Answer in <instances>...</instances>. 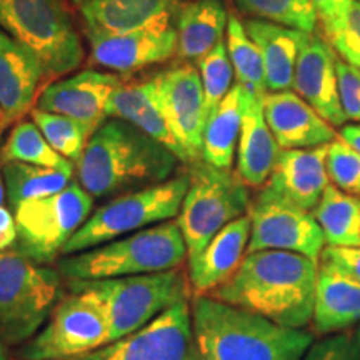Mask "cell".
<instances>
[{
    "instance_id": "obj_19",
    "label": "cell",
    "mask_w": 360,
    "mask_h": 360,
    "mask_svg": "<svg viewBox=\"0 0 360 360\" xmlns=\"http://www.w3.org/2000/svg\"><path fill=\"white\" fill-rule=\"evenodd\" d=\"M262 102L265 120L281 148H314L335 141L334 127L299 94L269 92Z\"/></svg>"
},
{
    "instance_id": "obj_24",
    "label": "cell",
    "mask_w": 360,
    "mask_h": 360,
    "mask_svg": "<svg viewBox=\"0 0 360 360\" xmlns=\"http://www.w3.org/2000/svg\"><path fill=\"white\" fill-rule=\"evenodd\" d=\"M244 25L262 56L269 92L294 87L297 56L305 32L260 19H249Z\"/></svg>"
},
{
    "instance_id": "obj_42",
    "label": "cell",
    "mask_w": 360,
    "mask_h": 360,
    "mask_svg": "<svg viewBox=\"0 0 360 360\" xmlns=\"http://www.w3.org/2000/svg\"><path fill=\"white\" fill-rule=\"evenodd\" d=\"M17 224H15V215L6 207H0V252L7 250L8 247H12L17 240Z\"/></svg>"
},
{
    "instance_id": "obj_3",
    "label": "cell",
    "mask_w": 360,
    "mask_h": 360,
    "mask_svg": "<svg viewBox=\"0 0 360 360\" xmlns=\"http://www.w3.org/2000/svg\"><path fill=\"white\" fill-rule=\"evenodd\" d=\"M195 360H302L314 335L209 295L192 300Z\"/></svg>"
},
{
    "instance_id": "obj_1",
    "label": "cell",
    "mask_w": 360,
    "mask_h": 360,
    "mask_svg": "<svg viewBox=\"0 0 360 360\" xmlns=\"http://www.w3.org/2000/svg\"><path fill=\"white\" fill-rule=\"evenodd\" d=\"M317 277V262L302 254L257 250L245 254L233 276L209 297L282 327L302 328L312 322Z\"/></svg>"
},
{
    "instance_id": "obj_33",
    "label": "cell",
    "mask_w": 360,
    "mask_h": 360,
    "mask_svg": "<svg viewBox=\"0 0 360 360\" xmlns=\"http://www.w3.org/2000/svg\"><path fill=\"white\" fill-rule=\"evenodd\" d=\"M242 12L254 19L300 30L317 32V12L310 0H236Z\"/></svg>"
},
{
    "instance_id": "obj_8",
    "label": "cell",
    "mask_w": 360,
    "mask_h": 360,
    "mask_svg": "<svg viewBox=\"0 0 360 360\" xmlns=\"http://www.w3.org/2000/svg\"><path fill=\"white\" fill-rule=\"evenodd\" d=\"M188 188L177 224L193 259L232 220L249 212L247 186L231 170L217 169L199 159L188 164Z\"/></svg>"
},
{
    "instance_id": "obj_31",
    "label": "cell",
    "mask_w": 360,
    "mask_h": 360,
    "mask_svg": "<svg viewBox=\"0 0 360 360\" xmlns=\"http://www.w3.org/2000/svg\"><path fill=\"white\" fill-rule=\"evenodd\" d=\"M2 160L24 162L39 167L56 169L74 174V164L52 148L44 134L34 122H19L11 132V137L2 148Z\"/></svg>"
},
{
    "instance_id": "obj_21",
    "label": "cell",
    "mask_w": 360,
    "mask_h": 360,
    "mask_svg": "<svg viewBox=\"0 0 360 360\" xmlns=\"http://www.w3.org/2000/svg\"><path fill=\"white\" fill-rule=\"evenodd\" d=\"M250 229V217L242 215L219 231L197 257L188 259V282L193 294H210L233 276L247 254Z\"/></svg>"
},
{
    "instance_id": "obj_5",
    "label": "cell",
    "mask_w": 360,
    "mask_h": 360,
    "mask_svg": "<svg viewBox=\"0 0 360 360\" xmlns=\"http://www.w3.org/2000/svg\"><path fill=\"white\" fill-rule=\"evenodd\" d=\"M187 281L182 267H175L105 281H72L70 287L87 290L98 300L109 322L110 342H114L147 326L180 300H187Z\"/></svg>"
},
{
    "instance_id": "obj_43",
    "label": "cell",
    "mask_w": 360,
    "mask_h": 360,
    "mask_svg": "<svg viewBox=\"0 0 360 360\" xmlns=\"http://www.w3.org/2000/svg\"><path fill=\"white\" fill-rule=\"evenodd\" d=\"M339 135L360 154V125H344Z\"/></svg>"
},
{
    "instance_id": "obj_11",
    "label": "cell",
    "mask_w": 360,
    "mask_h": 360,
    "mask_svg": "<svg viewBox=\"0 0 360 360\" xmlns=\"http://www.w3.org/2000/svg\"><path fill=\"white\" fill-rule=\"evenodd\" d=\"M13 209L19 250L44 265L62 254L69 238L90 217L94 197L79 182H70L64 191L25 200Z\"/></svg>"
},
{
    "instance_id": "obj_44",
    "label": "cell",
    "mask_w": 360,
    "mask_h": 360,
    "mask_svg": "<svg viewBox=\"0 0 360 360\" xmlns=\"http://www.w3.org/2000/svg\"><path fill=\"white\" fill-rule=\"evenodd\" d=\"M2 172H0V207L4 205V197H6V180L2 177Z\"/></svg>"
},
{
    "instance_id": "obj_27",
    "label": "cell",
    "mask_w": 360,
    "mask_h": 360,
    "mask_svg": "<svg viewBox=\"0 0 360 360\" xmlns=\"http://www.w3.org/2000/svg\"><path fill=\"white\" fill-rule=\"evenodd\" d=\"M359 321L360 283L319 270L312 317L315 334H335Z\"/></svg>"
},
{
    "instance_id": "obj_9",
    "label": "cell",
    "mask_w": 360,
    "mask_h": 360,
    "mask_svg": "<svg viewBox=\"0 0 360 360\" xmlns=\"http://www.w3.org/2000/svg\"><path fill=\"white\" fill-rule=\"evenodd\" d=\"M4 29L39 58L47 77H60L80 65L84 49L60 0H0Z\"/></svg>"
},
{
    "instance_id": "obj_12",
    "label": "cell",
    "mask_w": 360,
    "mask_h": 360,
    "mask_svg": "<svg viewBox=\"0 0 360 360\" xmlns=\"http://www.w3.org/2000/svg\"><path fill=\"white\" fill-rule=\"evenodd\" d=\"M249 217L252 229L247 254L285 250L319 262L326 238L312 212L260 191L257 199L250 202Z\"/></svg>"
},
{
    "instance_id": "obj_23",
    "label": "cell",
    "mask_w": 360,
    "mask_h": 360,
    "mask_svg": "<svg viewBox=\"0 0 360 360\" xmlns=\"http://www.w3.org/2000/svg\"><path fill=\"white\" fill-rule=\"evenodd\" d=\"M262 101L264 97L252 96L247 90L236 172L247 187H260L267 182L281 152V147L265 120Z\"/></svg>"
},
{
    "instance_id": "obj_36",
    "label": "cell",
    "mask_w": 360,
    "mask_h": 360,
    "mask_svg": "<svg viewBox=\"0 0 360 360\" xmlns=\"http://www.w3.org/2000/svg\"><path fill=\"white\" fill-rule=\"evenodd\" d=\"M321 30L345 62L360 69V0H354L335 20L322 25Z\"/></svg>"
},
{
    "instance_id": "obj_16",
    "label": "cell",
    "mask_w": 360,
    "mask_h": 360,
    "mask_svg": "<svg viewBox=\"0 0 360 360\" xmlns=\"http://www.w3.org/2000/svg\"><path fill=\"white\" fill-rule=\"evenodd\" d=\"M337 52L322 34H304L297 56L294 89L332 127L347 120L340 105L335 70Z\"/></svg>"
},
{
    "instance_id": "obj_45",
    "label": "cell",
    "mask_w": 360,
    "mask_h": 360,
    "mask_svg": "<svg viewBox=\"0 0 360 360\" xmlns=\"http://www.w3.org/2000/svg\"><path fill=\"white\" fill-rule=\"evenodd\" d=\"M0 360H8L7 352H6V345L4 344H0Z\"/></svg>"
},
{
    "instance_id": "obj_15",
    "label": "cell",
    "mask_w": 360,
    "mask_h": 360,
    "mask_svg": "<svg viewBox=\"0 0 360 360\" xmlns=\"http://www.w3.org/2000/svg\"><path fill=\"white\" fill-rule=\"evenodd\" d=\"M90 56L97 65L115 72H134L167 60L177 52V29L174 24H159L109 34L85 30Z\"/></svg>"
},
{
    "instance_id": "obj_4",
    "label": "cell",
    "mask_w": 360,
    "mask_h": 360,
    "mask_svg": "<svg viewBox=\"0 0 360 360\" xmlns=\"http://www.w3.org/2000/svg\"><path fill=\"white\" fill-rule=\"evenodd\" d=\"M187 257V245L177 220L150 225L94 249L67 255L58 272L69 281L143 276L180 267Z\"/></svg>"
},
{
    "instance_id": "obj_18",
    "label": "cell",
    "mask_w": 360,
    "mask_h": 360,
    "mask_svg": "<svg viewBox=\"0 0 360 360\" xmlns=\"http://www.w3.org/2000/svg\"><path fill=\"white\" fill-rule=\"evenodd\" d=\"M328 143L314 148H282L262 191L314 212L328 186Z\"/></svg>"
},
{
    "instance_id": "obj_10",
    "label": "cell",
    "mask_w": 360,
    "mask_h": 360,
    "mask_svg": "<svg viewBox=\"0 0 360 360\" xmlns=\"http://www.w3.org/2000/svg\"><path fill=\"white\" fill-rule=\"evenodd\" d=\"M72 294L53 307L51 319L20 349L24 360H77L109 344V322L90 292Z\"/></svg>"
},
{
    "instance_id": "obj_14",
    "label": "cell",
    "mask_w": 360,
    "mask_h": 360,
    "mask_svg": "<svg viewBox=\"0 0 360 360\" xmlns=\"http://www.w3.org/2000/svg\"><path fill=\"white\" fill-rule=\"evenodd\" d=\"M154 82L162 112L186 164L202 159L207 112L200 74L192 65L174 67L155 75Z\"/></svg>"
},
{
    "instance_id": "obj_46",
    "label": "cell",
    "mask_w": 360,
    "mask_h": 360,
    "mask_svg": "<svg viewBox=\"0 0 360 360\" xmlns=\"http://www.w3.org/2000/svg\"><path fill=\"white\" fill-rule=\"evenodd\" d=\"M355 339H357V344H359V349H360V326L357 327V330H355Z\"/></svg>"
},
{
    "instance_id": "obj_17",
    "label": "cell",
    "mask_w": 360,
    "mask_h": 360,
    "mask_svg": "<svg viewBox=\"0 0 360 360\" xmlns=\"http://www.w3.org/2000/svg\"><path fill=\"white\" fill-rule=\"evenodd\" d=\"M122 85L114 74L84 70L44 89L37 109L67 115L96 132L109 119V101Z\"/></svg>"
},
{
    "instance_id": "obj_40",
    "label": "cell",
    "mask_w": 360,
    "mask_h": 360,
    "mask_svg": "<svg viewBox=\"0 0 360 360\" xmlns=\"http://www.w3.org/2000/svg\"><path fill=\"white\" fill-rule=\"evenodd\" d=\"M302 360H360V349L355 334H337L315 342Z\"/></svg>"
},
{
    "instance_id": "obj_47",
    "label": "cell",
    "mask_w": 360,
    "mask_h": 360,
    "mask_svg": "<svg viewBox=\"0 0 360 360\" xmlns=\"http://www.w3.org/2000/svg\"><path fill=\"white\" fill-rule=\"evenodd\" d=\"M0 122H4V120H2V112H0Z\"/></svg>"
},
{
    "instance_id": "obj_30",
    "label": "cell",
    "mask_w": 360,
    "mask_h": 360,
    "mask_svg": "<svg viewBox=\"0 0 360 360\" xmlns=\"http://www.w3.org/2000/svg\"><path fill=\"white\" fill-rule=\"evenodd\" d=\"M4 180L8 200L17 207L25 200L42 199L57 193L70 184V174L62 170L39 167L24 162H7L4 167Z\"/></svg>"
},
{
    "instance_id": "obj_20",
    "label": "cell",
    "mask_w": 360,
    "mask_h": 360,
    "mask_svg": "<svg viewBox=\"0 0 360 360\" xmlns=\"http://www.w3.org/2000/svg\"><path fill=\"white\" fill-rule=\"evenodd\" d=\"M188 0H72L85 30L129 32L143 27L172 24Z\"/></svg>"
},
{
    "instance_id": "obj_37",
    "label": "cell",
    "mask_w": 360,
    "mask_h": 360,
    "mask_svg": "<svg viewBox=\"0 0 360 360\" xmlns=\"http://www.w3.org/2000/svg\"><path fill=\"white\" fill-rule=\"evenodd\" d=\"M327 174L337 188L350 195H360V154L339 134L328 143Z\"/></svg>"
},
{
    "instance_id": "obj_26",
    "label": "cell",
    "mask_w": 360,
    "mask_h": 360,
    "mask_svg": "<svg viewBox=\"0 0 360 360\" xmlns=\"http://www.w3.org/2000/svg\"><path fill=\"white\" fill-rule=\"evenodd\" d=\"M227 24V12L220 0H188L175 17L179 56L199 62L222 40Z\"/></svg>"
},
{
    "instance_id": "obj_25",
    "label": "cell",
    "mask_w": 360,
    "mask_h": 360,
    "mask_svg": "<svg viewBox=\"0 0 360 360\" xmlns=\"http://www.w3.org/2000/svg\"><path fill=\"white\" fill-rule=\"evenodd\" d=\"M109 117L127 120L162 146L170 148L180 162H186L182 148L175 141L167 119L162 112L154 79L143 84L120 85L109 101Z\"/></svg>"
},
{
    "instance_id": "obj_41",
    "label": "cell",
    "mask_w": 360,
    "mask_h": 360,
    "mask_svg": "<svg viewBox=\"0 0 360 360\" xmlns=\"http://www.w3.org/2000/svg\"><path fill=\"white\" fill-rule=\"evenodd\" d=\"M310 2H312L315 12H317L319 22H321L322 27L335 20L354 0H310Z\"/></svg>"
},
{
    "instance_id": "obj_2",
    "label": "cell",
    "mask_w": 360,
    "mask_h": 360,
    "mask_svg": "<svg viewBox=\"0 0 360 360\" xmlns=\"http://www.w3.org/2000/svg\"><path fill=\"white\" fill-rule=\"evenodd\" d=\"M179 162L170 148L114 117L90 135L75 165L80 186L92 197L105 199L167 182Z\"/></svg>"
},
{
    "instance_id": "obj_35",
    "label": "cell",
    "mask_w": 360,
    "mask_h": 360,
    "mask_svg": "<svg viewBox=\"0 0 360 360\" xmlns=\"http://www.w3.org/2000/svg\"><path fill=\"white\" fill-rule=\"evenodd\" d=\"M199 70L202 87H204L207 119H209V115L217 109L219 103L232 89L233 67L224 40H220L212 51L200 58Z\"/></svg>"
},
{
    "instance_id": "obj_29",
    "label": "cell",
    "mask_w": 360,
    "mask_h": 360,
    "mask_svg": "<svg viewBox=\"0 0 360 360\" xmlns=\"http://www.w3.org/2000/svg\"><path fill=\"white\" fill-rule=\"evenodd\" d=\"M314 217L330 247H360V199L327 186Z\"/></svg>"
},
{
    "instance_id": "obj_38",
    "label": "cell",
    "mask_w": 360,
    "mask_h": 360,
    "mask_svg": "<svg viewBox=\"0 0 360 360\" xmlns=\"http://www.w3.org/2000/svg\"><path fill=\"white\" fill-rule=\"evenodd\" d=\"M335 70L342 110L347 120L360 122V69L337 57Z\"/></svg>"
},
{
    "instance_id": "obj_6",
    "label": "cell",
    "mask_w": 360,
    "mask_h": 360,
    "mask_svg": "<svg viewBox=\"0 0 360 360\" xmlns=\"http://www.w3.org/2000/svg\"><path fill=\"white\" fill-rule=\"evenodd\" d=\"M58 294L57 270L20 250L0 252V344L12 347L32 339L52 314Z\"/></svg>"
},
{
    "instance_id": "obj_22",
    "label": "cell",
    "mask_w": 360,
    "mask_h": 360,
    "mask_svg": "<svg viewBox=\"0 0 360 360\" xmlns=\"http://www.w3.org/2000/svg\"><path fill=\"white\" fill-rule=\"evenodd\" d=\"M44 65L29 49L0 29V112L2 124L20 119L34 103Z\"/></svg>"
},
{
    "instance_id": "obj_39",
    "label": "cell",
    "mask_w": 360,
    "mask_h": 360,
    "mask_svg": "<svg viewBox=\"0 0 360 360\" xmlns=\"http://www.w3.org/2000/svg\"><path fill=\"white\" fill-rule=\"evenodd\" d=\"M319 270L360 283V247L327 245L319 257Z\"/></svg>"
},
{
    "instance_id": "obj_13",
    "label": "cell",
    "mask_w": 360,
    "mask_h": 360,
    "mask_svg": "<svg viewBox=\"0 0 360 360\" xmlns=\"http://www.w3.org/2000/svg\"><path fill=\"white\" fill-rule=\"evenodd\" d=\"M77 360H195L191 304L180 300L139 330Z\"/></svg>"
},
{
    "instance_id": "obj_7",
    "label": "cell",
    "mask_w": 360,
    "mask_h": 360,
    "mask_svg": "<svg viewBox=\"0 0 360 360\" xmlns=\"http://www.w3.org/2000/svg\"><path fill=\"white\" fill-rule=\"evenodd\" d=\"M188 188V174H180L159 186L122 193L90 214L69 238L62 254L72 255L107 244L150 225L179 217Z\"/></svg>"
},
{
    "instance_id": "obj_34",
    "label": "cell",
    "mask_w": 360,
    "mask_h": 360,
    "mask_svg": "<svg viewBox=\"0 0 360 360\" xmlns=\"http://www.w3.org/2000/svg\"><path fill=\"white\" fill-rule=\"evenodd\" d=\"M32 119L53 150L67 160L77 164L92 135L87 125L67 115L52 114L40 109L32 110Z\"/></svg>"
},
{
    "instance_id": "obj_32",
    "label": "cell",
    "mask_w": 360,
    "mask_h": 360,
    "mask_svg": "<svg viewBox=\"0 0 360 360\" xmlns=\"http://www.w3.org/2000/svg\"><path fill=\"white\" fill-rule=\"evenodd\" d=\"M227 52L231 57L237 84H240L252 96L264 97L265 85L264 60L259 47L247 34L245 25L236 15L229 17L227 24Z\"/></svg>"
},
{
    "instance_id": "obj_28",
    "label": "cell",
    "mask_w": 360,
    "mask_h": 360,
    "mask_svg": "<svg viewBox=\"0 0 360 360\" xmlns=\"http://www.w3.org/2000/svg\"><path fill=\"white\" fill-rule=\"evenodd\" d=\"M247 90L240 84L232 85L219 107L209 115L204 129L202 159L217 169L231 170L240 137Z\"/></svg>"
}]
</instances>
